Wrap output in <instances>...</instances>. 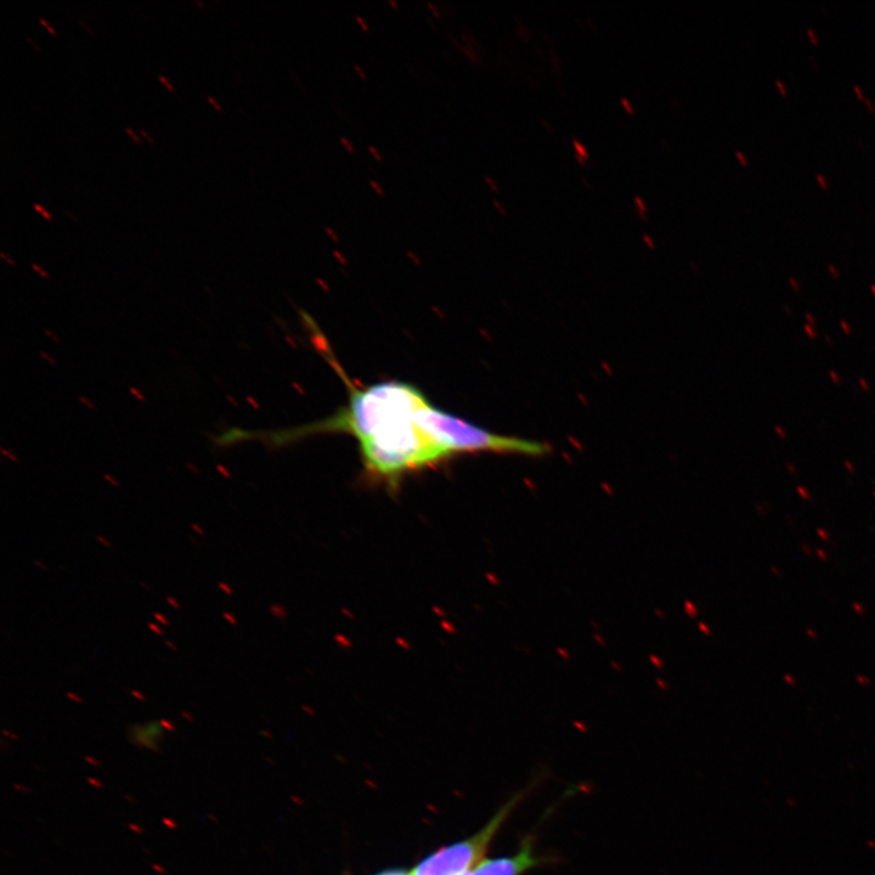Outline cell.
Masks as SVG:
<instances>
[{
	"label": "cell",
	"mask_w": 875,
	"mask_h": 875,
	"mask_svg": "<svg viewBox=\"0 0 875 875\" xmlns=\"http://www.w3.org/2000/svg\"><path fill=\"white\" fill-rule=\"evenodd\" d=\"M33 208H35V210H36L38 213H41L42 216H43L45 219H48V220H49V219H52V216H50V213H48L47 211H45L44 208H42L41 206L38 205V203H33Z\"/></svg>",
	"instance_id": "ba28073f"
},
{
	"label": "cell",
	"mask_w": 875,
	"mask_h": 875,
	"mask_svg": "<svg viewBox=\"0 0 875 875\" xmlns=\"http://www.w3.org/2000/svg\"><path fill=\"white\" fill-rule=\"evenodd\" d=\"M97 540H98V543L107 547V549H111V547H112L111 541L109 539H106L105 536L97 535Z\"/></svg>",
	"instance_id": "8fae6325"
},
{
	"label": "cell",
	"mask_w": 875,
	"mask_h": 875,
	"mask_svg": "<svg viewBox=\"0 0 875 875\" xmlns=\"http://www.w3.org/2000/svg\"><path fill=\"white\" fill-rule=\"evenodd\" d=\"M126 132H127L129 135H131V137H132L135 141H137V143H139L140 140H139V138L137 137V135H135V134L133 133L132 129H129L128 127H126Z\"/></svg>",
	"instance_id": "83f0119b"
},
{
	"label": "cell",
	"mask_w": 875,
	"mask_h": 875,
	"mask_svg": "<svg viewBox=\"0 0 875 875\" xmlns=\"http://www.w3.org/2000/svg\"><path fill=\"white\" fill-rule=\"evenodd\" d=\"M515 803L516 800H513L500 810L499 814L488 823V826H485L474 837L439 850L436 854L427 857L411 872V875H461L468 872V869L476 866L477 862L482 860L491 839L499 831L501 824L504 823Z\"/></svg>",
	"instance_id": "7a4b0ae2"
},
{
	"label": "cell",
	"mask_w": 875,
	"mask_h": 875,
	"mask_svg": "<svg viewBox=\"0 0 875 875\" xmlns=\"http://www.w3.org/2000/svg\"><path fill=\"white\" fill-rule=\"evenodd\" d=\"M191 528H193V529L195 530V533H196L197 535H200V536H205V535H206L205 530H203V529L201 528V525H200V524L193 523V524H191Z\"/></svg>",
	"instance_id": "5bb4252c"
},
{
	"label": "cell",
	"mask_w": 875,
	"mask_h": 875,
	"mask_svg": "<svg viewBox=\"0 0 875 875\" xmlns=\"http://www.w3.org/2000/svg\"><path fill=\"white\" fill-rule=\"evenodd\" d=\"M166 602H167V603L169 604V606H171L172 608L177 609V611H179V609L182 608V604H180V603L178 602V600H175L174 597L168 596V597L166 598Z\"/></svg>",
	"instance_id": "8992f818"
},
{
	"label": "cell",
	"mask_w": 875,
	"mask_h": 875,
	"mask_svg": "<svg viewBox=\"0 0 875 875\" xmlns=\"http://www.w3.org/2000/svg\"><path fill=\"white\" fill-rule=\"evenodd\" d=\"M139 584H140L141 587H144L145 590H148L149 592L152 591V590H151V587H150L148 584L144 583V581H140Z\"/></svg>",
	"instance_id": "836d02e7"
},
{
	"label": "cell",
	"mask_w": 875,
	"mask_h": 875,
	"mask_svg": "<svg viewBox=\"0 0 875 875\" xmlns=\"http://www.w3.org/2000/svg\"><path fill=\"white\" fill-rule=\"evenodd\" d=\"M140 133H141V135H144V137H145L146 139H148V141H149L150 144H154V141H152V140L149 138V135L146 134V132L143 131V129H141Z\"/></svg>",
	"instance_id": "e575fe53"
},
{
	"label": "cell",
	"mask_w": 875,
	"mask_h": 875,
	"mask_svg": "<svg viewBox=\"0 0 875 875\" xmlns=\"http://www.w3.org/2000/svg\"><path fill=\"white\" fill-rule=\"evenodd\" d=\"M428 7L433 10V13L436 14L437 18H439V13L436 8L433 7L431 3L428 4Z\"/></svg>",
	"instance_id": "d590c367"
},
{
	"label": "cell",
	"mask_w": 875,
	"mask_h": 875,
	"mask_svg": "<svg viewBox=\"0 0 875 875\" xmlns=\"http://www.w3.org/2000/svg\"><path fill=\"white\" fill-rule=\"evenodd\" d=\"M357 20H358L359 24L361 26H363V30L366 32H369V27H368V25H366V22L364 21V19L360 18V16H357Z\"/></svg>",
	"instance_id": "cb8c5ba5"
},
{
	"label": "cell",
	"mask_w": 875,
	"mask_h": 875,
	"mask_svg": "<svg viewBox=\"0 0 875 875\" xmlns=\"http://www.w3.org/2000/svg\"><path fill=\"white\" fill-rule=\"evenodd\" d=\"M341 143L346 146L349 152H354L353 144L346 138H341Z\"/></svg>",
	"instance_id": "ac0fdd59"
},
{
	"label": "cell",
	"mask_w": 875,
	"mask_h": 875,
	"mask_svg": "<svg viewBox=\"0 0 875 875\" xmlns=\"http://www.w3.org/2000/svg\"><path fill=\"white\" fill-rule=\"evenodd\" d=\"M66 697L69 698V699H71L72 702L83 703V699H82L81 697L77 696L76 693L67 692V693H66Z\"/></svg>",
	"instance_id": "4fadbf2b"
},
{
	"label": "cell",
	"mask_w": 875,
	"mask_h": 875,
	"mask_svg": "<svg viewBox=\"0 0 875 875\" xmlns=\"http://www.w3.org/2000/svg\"><path fill=\"white\" fill-rule=\"evenodd\" d=\"M378 875H411V873L409 874L408 872H404V871H388V872L381 873Z\"/></svg>",
	"instance_id": "44dd1931"
},
{
	"label": "cell",
	"mask_w": 875,
	"mask_h": 875,
	"mask_svg": "<svg viewBox=\"0 0 875 875\" xmlns=\"http://www.w3.org/2000/svg\"><path fill=\"white\" fill-rule=\"evenodd\" d=\"M208 101H210V103L214 106V109H216L218 111H222V107H220L218 105L217 101L214 100L212 97H208Z\"/></svg>",
	"instance_id": "d4e9b609"
},
{
	"label": "cell",
	"mask_w": 875,
	"mask_h": 875,
	"mask_svg": "<svg viewBox=\"0 0 875 875\" xmlns=\"http://www.w3.org/2000/svg\"><path fill=\"white\" fill-rule=\"evenodd\" d=\"M191 543H193L194 546H195V544L197 546V544H199V541H197L196 539L193 538V536H191Z\"/></svg>",
	"instance_id": "8d00e7d4"
},
{
	"label": "cell",
	"mask_w": 875,
	"mask_h": 875,
	"mask_svg": "<svg viewBox=\"0 0 875 875\" xmlns=\"http://www.w3.org/2000/svg\"><path fill=\"white\" fill-rule=\"evenodd\" d=\"M213 447L224 450L235 447L237 444L250 442L257 439V432L247 431L239 427H230L227 431L210 436Z\"/></svg>",
	"instance_id": "5b68a950"
},
{
	"label": "cell",
	"mask_w": 875,
	"mask_h": 875,
	"mask_svg": "<svg viewBox=\"0 0 875 875\" xmlns=\"http://www.w3.org/2000/svg\"><path fill=\"white\" fill-rule=\"evenodd\" d=\"M182 716H183V718H185V719L188 720V721H194V720H193V716H191L190 714L186 713V711H183Z\"/></svg>",
	"instance_id": "4dcf8cb0"
},
{
	"label": "cell",
	"mask_w": 875,
	"mask_h": 875,
	"mask_svg": "<svg viewBox=\"0 0 875 875\" xmlns=\"http://www.w3.org/2000/svg\"><path fill=\"white\" fill-rule=\"evenodd\" d=\"M38 20H39V22H41L42 25H44L45 27L48 28V31H49L50 33H52V35H55V31L53 30L52 26H50V25L48 24V22H45V20L42 19V18H39Z\"/></svg>",
	"instance_id": "603a6c76"
},
{
	"label": "cell",
	"mask_w": 875,
	"mask_h": 875,
	"mask_svg": "<svg viewBox=\"0 0 875 875\" xmlns=\"http://www.w3.org/2000/svg\"><path fill=\"white\" fill-rule=\"evenodd\" d=\"M354 69L357 70V72L359 73V75L361 76V78L366 79L365 72L363 71V69H361L360 66H358V65H354Z\"/></svg>",
	"instance_id": "484cf974"
},
{
	"label": "cell",
	"mask_w": 875,
	"mask_h": 875,
	"mask_svg": "<svg viewBox=\"0 0 875 875\" xmlns=\"http://www.w3.org/2000/svg\"><path fill=\"white\" fill-rule=\"evenodd\" d=\"M33 564H35V566H36L37 568H41L42 570H48V569H49L48 566H47V564H45V563H44L43 561H41V560H33Z\"/></svg>",
	"instance_id": "d6986e66"
},
{
	"label": "cell",
	"mask_w": 875,
	"mask_h": 875,
	"mask_svg": "<svg viewBox=\"0 0 875 875\" xmlns=\"http://www.w3.org/2000/svg\"><path fill=\"white\" fill-rule=\"evenodd\" d=\"M218 586H219V589L222 590L225 595H228V596L233 595V590L230 589V586L227 583H223V581H219Z\"/></svg>",
	"instance_id": "52a82bcc"
},
{
	"label": "cell",
	"mask_w": 875,
	"mask_h": 875,
	"mask_svg": "<svg viewBox=\"0 0 875 875\" xmlns=\"http://www.w3.org/2000/svg\"><path fill=\"white\" fill-rule=\"evenodd\" d=\"M165 728L161 722L152 721L148 725H135L131 730V741L140 747L157 750V741L163 736Z\"/></svg>",
	"instance_id": "277c9868"
},
{
	"label": "cell",
	"mask_w": 875,
	"mask_h": 875,
	"mask_svg": "<svg viewBox=\"0 0 875 875\" xmlns=\"http://www.w3.org/2000/svg\"><path fill=\"white\" fill-rule=\"evenodd\" d=\"M340 372L349 389L346 406L307 426L264 431L262 442L281 448L315 434H349L358 442L368 476L389 488H398L410 473L450 460L434 437L428 417L433 404L420 388L402 381L355 387Z\"/></svg>",
	"instance_id": "6da1fadb"
},
{
	"label": "cell",
	"mask_w": 875,
	"mask_h": 875,
	"mask_svg": "<svg viewBox=\"0 0 875 875\" xmlns=\"http://www.w3.org/2000/svg\"><path fill=\"white\" fill-rule=\"evenodd\" d=\"M158 78H160V81H161L163 84H165V86H166L169 90H171V92H174V88L172 87V84L169 83L165 77H163V76H161V75H158Z\"/></svg>",
	"instance_id": "7402d4cb"
},
{
	"label": "cell",
	"mask_w": 875,
	"mask_h": 875,
	"mask_svg": "<svg viewBox=\"0 0 875 875\" xmlns=\"http://www.w3.org/2000/svg\"><path fill=\"white\" fill-rule=\"evenodd\" d=\"M160 722H161V725L163 726V728H165V730H167L169 732L174 731V726L168 720H161Z\"/></svg>",
	"instance_id": "e0dca14e"
},
{
	"label": "cell",
	"mask_w": 875,
	"mask_h": 875,
	"mask_svg": "<svg viewBox=\"0 0 875 875\" xmlns=\"http://www.w3.org/2000/svg\"><path fill=\"white\" fill-rule=\"evenodd\" d=\"M461 875H472V872L468 871V872L462 873Z\"/></svg>",
	"instance_id": "f35d334b"
},
{
	"label": "cell",
	"mask_w": 875,
	"mask_h": 875,
	"mask_svg": "<svg viewBox=\"0 0 875 875\" xmlns=\"http://www.w3.org/2000/svg\"><path fill=\"white\" fill-rule=\"evenodd\" d=\"M369 150H370L371 154L375 156L376 160H378V161L382 160V156H381L380 152H378L374 148V146H369Z\"/></svg>",
	"instance_id": "ffe728a7"
},
{
	"label": "cell",
	"mask_w": 875,
	"mask_h": 875,
	"mask_svg": "<svg viewBox=\"0 0 875 875\" xmlns=\"http://www.w3.org/2000/svg\"><path fill=\"white\" fill-rule=\"evenodd\" d=\"M218 471L223 474V476L230 478V474L223 466H218Z\"/></svg>",
	"instance_id": "4316f807"
},
{
	"label": "cell",
	"mask_w": 875,
	"mask_h": 875,
	"mask_svg": "<svg viewBox=\"0 0 875 875\" xmlns=\"http://www.w3.org/2000/svg\"><path fill=\"white\" fill-rule=\"evenodd\" d=\"M154 617H155L157 623H160V624L166 625V626L169 625V620L162 613H155Z\"/></svg>",
	"instance_id": "30bf717a"
},
{
	"label": "cell",
	"mask_w": 875,
	"mask_h": 875,
	"mask_svg": "<svg viewBox=\"0 0 875 875\" xmlns=\"http://www.w3.org/2000/svg\"><path fill=\"white\" fill-rule=\"evenodd\" d=\"M149 629H150L152 632H155V634L158 635V636H163V635H165V632H163V630L160 628V626H158L157 623H149Z\"/></svg>",
	"instance_id": "9c48e42d"
},
{
	"label": "cell",
	"mask_w": 875,
	"mask_h": 875,
	"mask_svg": "<svg viewBox=\"0 0 875 875\" xmlns=\"http://www.w3.org/2000/svg\"><path fill=\"white\" fill-rule=\"evenodd\" d=\"M370 185L372 186V188H374L376 190V193L378 195H380V196L385 195V191H383L382 186L380 184H378L377 182H375V180H370Z\"/></svg>",
	"instance_id": "7c38bea8"
},
{
	"label": "cell",
	"mask_w": 875,
	"mask_h": 875,
	"mask_svg": "<svg viewBox=\"0 0 875 875\" xmlns=\"http://www.w3.org/2000/svg\"><path fill=\"white\" fill-rule=\"evenodd\" d=\"M326 231L333 237V239H338V237L335 235V231H333L331 228H326Z\"/></svg>",
	"instance_id": "d6a6232c"
},
{
	"label": "cell",
	"mask_w": 875,
	"mask_h": 875,
	"mask_svg": "<svg viewBox=\"0 0 875 875\" xmlns=\"http://www.w3.org/2000/svg\"><path fill=\"white\" fill-rule=\"evenodd\" d=\"M32 268H33V269H36L37 272H39V274H42V275L44 276V278H48V275L45 274L41 268L37 267L36 264H33V265H32Z\"/></svg>",
	"instance_id": "f546056e"
},
{
	"label": "cell",
	"mask_w": 875,
	"mask_h": 875,
	"mask_svg": "<svg viewBox=\"0 0 875 875\" xmlns=\"http://www.w3.org/2000/svg\"><path fill=\"white\" fill-rule=\"evenodd\" d=\"M131 693H132V696H133L135 699L140 700V702H145L146 697L144 696L143 693H141V692H139V691H137V690H132Z\"/></svg>",
	"instance_id": "2e32d148"
},
{
	"label": "cell",
	"mask_w": 875,
	"mask_h": 875,
	"mask_svg": "<svg viewBox=\"0 0 875 875\" xmlns=\"http://www.w3.org/2000/svg\"><path fill=\"white\" fill-rule=\"evenodd\" d=\"M166 645H167L169 648H171L172 651H175V652L178 651V647L175 646L174 643H173L172 641L167 640V641H166Z\"/></svg>",
	"instance_id": "f1b7e54d"
},
{
	"label": "cell",
	"mask_w": 875,
	"mask_h": 875,
	"mask_svg": "<svg viewBox=\"0 0 875 875\" xmlns=\"http://www.w3.org/2000/svg\"><path fill=\"white\" fill-rule=\"evenodd\" d=\"M105 478L107 479V481H109L110 483L114 484L115 487H118V482L115 481L114 478H112L111 476H105Z\"/></svg>",
	"instance_id": "1f68e13d"
},
{
	"label": "cell",
	"mask_w": 875,
	"mask_h": 875,
	"mask_svg": "<svg viewBox=\"0 0 875 875\" xmlns=\"http://www.w3.org/2000/svg\"><path fill=\"white\" fill-rule=\"evenodd\" d=\"M538 863L532 845L525 843L516 855L496 858L479 863L472 875H521Z\"/></svg>",
	"instance_id": "3957f363"
},
{
	"label": "cell",
	"mask_w": 875,
	"mask_h": 875,
	"mask_svg": "<svg viewBox=\"0 0 875 875\" xmlns=\"http://www.w3.org/2000/svg\"><path fill=\"white\" fill-rule=\"evenodd\" d=\"M389 3H391L394 8H398V4L395 3L394 0H389Z\"/></svg>",
	"instance_id": "74e56055"
},
{
	"label": "cell",
	"mask_w": 875,
	"mask_h": 875,
	"mask_svg": "<svg viewBox=\"0 0 875 875\" xmlns=\"http://www.w3.org/2000/svg\"><path fill=\"white\" fill-rule=\"evenodd\" d=\"M223 618H224L225 620H228V622H229L231 625H236V618L234 617L233 614H230V613H228V612H224V613H223Z\"/></svg>",
	"instance_id": "9a60e30c"
}]
</instances>
